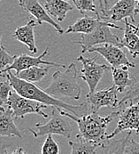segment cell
I'll list each match as a JSON object with an SVG mask.
<instances>
[{
	"label": "cell",
	"mask_w": 139,
	"mask_h": 154,
	"mask_svg": "<svg viewBox=\"0 0 139 154\" xmlns=\"http://www.w3.org/2000/svg\"><path fill=\"white\" fill-rule=\"evenodd\" d=\"M126 103L128 106L124 110L119 109L120 113L117 127L113 132L107 134V139H113L123 131H135L139 134V98Z\"/></svg>",
	"instance_id": "52a82bcc"
},
{
	"label": "cell",
	"mask_w": 139,
	"mask_h": 154,
	"mask_svg": "<svg viewBox=\"0 0 139 154\" xmlns=\"http://www.w3.org/2000/svg\"><path fill=\"white\" fill-rule=\"evenodd\" d=\"M13 110L7 105H1L0 108V135L8 137L22 138V134L14 123Z\"/></svg>",
	"instance_id": "9a60e30c"
},
{
	"label": "cell",
	"mask_w": 139,
	"mask_h": 154,
	"mask_svg": "<svg viewBox=\"0 0 139 154\" xmlns=\"http://www.w3.org/2000/svg\"><path fill=\"white\" fill-rule=\"evenodd\" d=\"M18 1H19V3H20V5H21V4H22V3H23V0H18Z\"/></svg>",
	"instance_id": "f546056e"
},
{
	"label": "cell",
	"mask_w": 139,
	"mask_h": 154,
	"mask_svg": "<svg viewBox=\"0 0 139 154\" xmlns=\"http://www.w3.org/2000/svg\"><path fill=\"white\" fill-rule=\"evenodd\" d=\"M129 23V25H130V27L134 29V31L139 36V27L138 26H137V25H135V24H132V23H130V22H128Z\"/></svg>",
	"instance_id": "83f0119b"
},
{
	"label": "cell",
	"mask_w": 139,
	"mask_h": 154,
	"mask_svg": "<svg viewBox=\"0 0 139 154\" xmlns=\"http://www.w3.org/2000/svg\"><path fill=\"white\" fill-rule=\"evenodd\" d=\"M97 18L94 19L91 16L85 15L82 18L78 19L72 25H70L68 29L65 30V33H82L87 34L90 33L100 24L102 22V18L98 12L95 13Z\"/></svg>",
	"instance_id": "2e32d148"
},
{
	"label": "cell",
	"mask_w": 139,
	"mask_h": 154,
	"mask_svg": "<svg viewBox=\"0 0 139 154\" xmlns=\"http://www.w3.org/2000/svg\"><path fill=\"white\" fill-rule=\"evenodd\" d=\"M45 7L49 14L58 22H63L67 14L73 10V5L67 0H46Z\"/></svg>",
	"instance_id": "e0dca14e"
},
{
	"label": "cell",
	"mask_w": 139,
	"mask_h": 154,
	"mask_svg": "<svg viewBox=\"0 0 139 154\" xmlns=\"http://www.w3.org/2000/svg\"><path fill=\"white\" fill-rule=\"evenodd\" d=\"M122 47L113 44L97 45L91 47L88 53H95L102 55L112 67H128L135 68L136 64L131 63L127 57Z\"/></svg>",
	"instance_id": "30bf717a"
},
{
	"label": "cell",
	"mask_w": 139,
	"mask_h": 154,
	"mask_svg": "<svg viewBox=\"0 0 139 154\" xmlns=\"http://www.w3.org/2000/svg\"><path fill=\"white\" fill-rule=\"evenodd\" d=\"M68 119L66 116L61 114L56 107H53L49 121L46 123H37L35 125V130L29 128V131L34 135V137L48 134H58L70 139L72 128Z\"/></svg>",
	"instance_id": "5b68a950"
},
{
	"label": "cell",
	"mask_w": 139,
	"mask_h": 154,
	"mask_svg": "<svg viewBox=\"0 0 139 154\" xmlns=\"http://www.w3.org/2000/svg\"><path fill=\"white\" fill-rule=\"evenodd\" d=\"M118 89L113 85L103 90L88 93L86 96V101L89 103L94 111H98L103 107H111L116 109L119 107Z\"/></svg>",
	"instance_id": "8fae6325"
},
{
	"label": "cell",
	"mask_w": 139,
	"mask_h": 154,
	"mask_svg": "<svg viewBox=\"0 0 139 154\" xmlns=\"http://www.w3.org/2000/svg\"><path fill=\"white\" fill-rule=\"evenodd\" d=\"M123 153H139V142L134 141L129 136L125 143Z\"/></svg>",
	"instance_id": "4316f807"
},
{
	"label": "cell",
	"mask_w": 139,
	"mask_h": 154,
	"mask_svg": "<svg viewBox=\"0 0 139 154\" xmlns=\"http://www.w3.org/2000/svg\"><path fill=\"white\" fill-rule=\"evenodd\" d=\"M48 72L47 68H41L39 66H33L23 69L16 76L25 81L31 83H38L41 81Z\"/></svg>",
	"instance_id": "44dd1931"
},
{
	"label": "cell",
	"mask_w": 139,
	"mask_h": 154,
	"mask_svg": "<svg viewBox=\"0 0 139 154\" xmlns=\"http://www.w3.org/2000/svg\"><path fill=\"white\" fill-rule=\"evenodd\" d=\"M36 25H39L38 22L35 20L29 18V20H28V22L25 25L16 28V29L14 31L13 34V37L15 39H17L19 42L25 45L27 49L32 54H37L38 52V48L35 43V32H34V29Z\"/></svg>",
	"instance_id": "5bb4252c"
},
{
	"label": "cell",
	"mask_w": 139,
	"mask_h": 154,
	"mask_svg": "<svg viewBox=\"0 0 139 154\" xmlns=\"http://www.w3.org/2000/svg\"><path fill=\"white\" fill-rule=\"evenodd\" d=\"M124 29L123 28L117 26L114 23L111 22H106L102 20L100 24L90 33L82 34L80 40L74 42L75 44L79 45L81 46V53L85 54L88 52V50L97 45L103 44H113L119 45L120 47L121 43L119 38L113 34L111 29Z\"/></svg>",
	"instance_id": "277c9868"
},
{
	"label": "cell",
	"mask_w": 139,
	"mask_h": 154,
	"mask_svg": "<svg viewBox=\"0 0 139 154\" xmlns=\"http://www.w3.org/2000/svg\"><path fill=\"white\" fill-rule=\"evenodd\" d=\"M25 152H26L23 150L22 147H20L18 150H14V151H13V152H12V153H14H14H25Z\"/></svg>",
	"instance_id": "f1b7e54d"
},
{
	"label": "cell",
	"mask_w": 139,
	"mask_h": 154,
	"mask_svg": "<svg viewBox=\"0 0 139 154\" xmlns=\"http://www.w3.org/2000/svg\"><path fill=\"white\" fill-rule=\"evenodd\" d=\"M72 2L81 14H85L86 12L96 13L95 0H72Z\"/></svg>",
	"instance_id": "cb8c5ba5"
},
{
	"label": "cell",
	"mask_w": 139,
	"mask_h": 154,
	"mask_svg": "<svg viewBox=\"0 0 139 154\" xmlns=\"http://www.w3.org/2000/svg\"><path fill=\"white\" fill-rule=\"evenodd\" d=\"M12 85L7 81H3L0 83V104L4 105L7 103L9 95L12 92Z\"/></svg>",
	"instance_id": "484cf974"
},
{
	"label": "cell",
	"mask_w": 139,
	"mask_h": 154,
	"mask_svg": "<svg viewBox=\"0 0 139 154\" xmlns=\"http://www.w3.org/2000/svg\"><path fill=\"white\" fill-rule=\"evenodd\" d=\"M77 74L76 64L71 63L64 72L57 70L53 74L51 83L45 90L59 99L69 97L73 100H79L81 94V88L78 83Z\"/></svg>",
	"instance_id": "3957f363"
},
{
	"label": "cell",
	"mask_w": 139,
	"mask_h": 154,
	"mask_svg": "<svg viewBox=\"0 0 139 154\" xmlns=\"http://www.w3.org/2000/svg\"><path fill=\"white\" fill-rule=\"evenodd\" d=\"M128 67H112V74L113 85L115 86L119 93L127 90L133 80V77L130 76Z\"/></svg>",
	"instance_id": "ffe728a7"
},
{
	"label": "cell",
	"mask_w": 139,
	"mask_h": 154,
	"mask_svg": "<svg viewBox=\"0 0 139 154\" xmlns=\"http://www.w3.org/2000/svg\"><path fill=\"white\" fill-rule=\"evenodd\" d=\"M17 55H11L7 51L5 50V46H1V51H0V69L3 70L6 69L7 67L11 66Z\"/></svg>",
	"instance_id": "d4e9b609"
},
{
	"label": "cell",
	"mask_w": 139,
	"mask_h": 154,
	"mask_svg": "<svg viewBox=\"0 0 139 154\" xmlns=\"http://www.w3.org/2000/svg\"><path fill=\"white\" fill-rule=\"evenodd\" d=\"M124 36L123 38L120 40L121 46L126 47L130 54L134 58H137L139 56V36L130 27L128 19L124 20Z\"/></svg>",
	"instance_id": "ac0fdd59"
},
{
	"label": "cell",
	"mask_w": 139,
	"mask_h": 154,
	"mask_svg": "<svg viewBox=\"0 0 139 154\" xmlns=\"http://www.w3.org/2000/svg\"><path fill=\"white\" fill-rule=\"evenodd\" d=\"M97 55L93 58H86L83 55L78 57V61L82 63L81 75L79 76L88 86L89 93H93L96 90V88L102 79L103 73L111 69L112 66L107 64L96 63Z\"/></svg>",
	"instance_id": "9c48e42d"
},
{
	"label": "cell",
	"mask_w": 139,
	"mask_h": 154,
	"mask_svg": "<svg viewBox=\"0 0 139 154\" xmlns=\"http://www.w3.org/2000/svg\"><path fill=\"white\" fill-rule=\"evenodd\" d=\"M57 109L61 114L66 116L78 124L79 135L100 143H103L105 140H107V127L115 117L119 116L120 113V110L118 109L106 117H102L97 113V111L92 110L90 113L85 114L82 117H77L67 110L60 108Z\"/></svg>",
	"instance_id": "7a4b0ae2"
},
{
	"label": "cell",
	"mask_w": 139,
	"mask_h": 154,
	"mask_svg": "<svg viewBox=\"0 0 139 154\" xmlns=\"http://www.w3.org/2000/svg\"><path fill=\"white\" fill-rule=\"evenodd\" d=\"M5 105L13 110L15 119H23L27 114H39L44 119L48 118V114L42 111L44 108L47 107L46 105L23 96L16 91L11 92Z\"/></svg>",
	"instance_id": "8992f818"
},
{
	"label": "cell",
	"mask_w": 139,
	"mask_h": 154,
	"mask_svg": "<svg viewBox=\"0 0 139 154\" xmlns=\"http://www.w3.org/2000/svg\"><path fill=\"white\" fill-rule=\"evenodd\" d=\"M69 144L71 147L70 152L72 154L97 153L99 148L102 145V143L86 139V138L82 137L81 135H79V134L76 135V141L70 140Z\"/></svg>",
	"instance_id": "d6986e66"
},
{
	"label": "cell",
	"mask_w": 139,
	"mask_h": 154,
	"mask_svg": "<svg viewBox=\"0 0 139 154\" xmlns=\"http://www.w3.org/2000/svg\"><path fill=\"white\" fill-rule=\"evenodd\" d=\"M49 53V48L47 47L46 50L39 55V56H31V55H28L26 54H20L18 56H16L14 63L11 66L7 67L6 69L1 70V77L8 70H14L15 71V75L19 74L22 70L29 69L30 67L33 66H39V65H50V66L54 67H61V68H65V65L63 64H60V63H56L54 62H48L45 61L44 58Z\"/></svg>",
	"instance_id": "7c38bea8"
},
{
	"label": "cell",
	"mask_w": 139,
	"mask_h": 154,
	"mask_svg": "<svg viewBox=\"0 0 139 154\" xmlns=\"http://www.w3.org/2000/svg\"><path fill=\"white\" fill-rule=\"evenodd\" d=\"M20 5L25 11H27L32 16L35 17L39 25H41L43 22H46L51 26H53L60 35L65 33V31L61 27V25H59L50 16L49 13L46 11V7H44L40 4L39 0H23V3Z\"/></svg>",
	"instance_id": "4fadbf2b"
},
{
	"label": "cell",
	"mask_w": 139,
	"mask_h": 154,
	"mask_svg": "<svg viewBox=\"0 0 139 154\" xmlns=\"http://www.w3.org/2000/svg\"><path fill=\"white\" fill-rule=\"evenodd\" d=\"M53 134L46 135V140L44 144L42 145L41 153L42 154H59L60 149L58 143L54 140Z\"/></svg>",
	"instance_id": "603a6c76"
},
{
	"label": "cell",
	"mask_w": 139,
	"mask_h": 154,
	"mask_svg": "<svg viewBox=\"0 0 139 154\" xmlns=\"http://www.w3.org/2000/svg\"><path fill=\"white\" fill-rule=\"evenodd\" d=\"M101 18L106 22H120L129 18L135 23V16L138 14L137 0H119L113 7L100 10Z\"/></svg>",
	"instance_id": "ba28073f"
},
{
	"label": "cell",
	"mask_w": 139,
	"mask_h": 154,
	"mask_svg": "<svg viewBox=\"0 0 139 154\" xmlns=\"http://www.w3.org/2000/svg\"><path fill=\"white\" fill-rule=\"evenodd\" d=\"M139 98V73L136 76L133 77V80L131 85L127 88V92L124 94L123 98L119 102V107H121L124 103L131 102L133 100L138 99Z\"/></svg>",
	"instance_id": "7402d4cb"
},
{
	"label": "cell",
	"mask_w": 139,
	"mask_h": 154,
	"mask_svg": "<svg viewBox=\"0 0 139 154\" xmlns=\"http://www.w3.org/2000/svg\"><path fill=\"white\" fill-rule=\"evenodd\" d=\"M2 77H5L6 79L11 83L13 89L21 95L35 100L46 106L56 107L67 110L77 117H82L83 115L88 114L89 111H92L89 103L86 100L79 105H71L68 103L60 100L59 98L53 96L52 94H48L45 89H41L37 87L34 83L28 82L20 79L15 74H13L12 70L6 71Z\"/></svg>",
	"instance_id": "6da1fadb"
},
{
	"label": "cell",
	"mask_w": 139,
	"mask_h": 154,
	"mask_svg": "<svg viewBox=\"0 0 139 154\" xmlns=\"http://www.w3.org/2000/svg\"><path fill=\"white\" fill-rule=\"evenodd\" d=\"M137 5H138V7H139V0H137Z\"/></svg>",
	"instance_id": "4dcf8cb0"
}]
</instances>
